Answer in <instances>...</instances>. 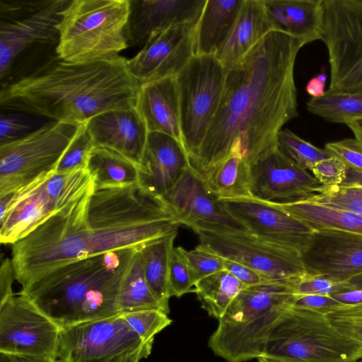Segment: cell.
<instances>
[{
	"instance_id": "6da1fadb",
	"label": "cell",
	"mask_w": 362,
	"mask_h": 362,
	"mask_svg": "<svg viewBox=\"0 0 362 362\" xmlns=\"http://www.w3.org/2000/svg\"><path fill=\"white\" fill-rule=\"evenodd\" d=\"M180 223L160 197L141 186L95 189L11 245L16 280L24 287L48 272L87 257L144 244Z\"/></svg>"
},
{
	"instance_id": "7a4b0ae2",
	"label": "cell",
	"mask_w": 362,
	"mask_h": 362,
	"mask_svg": "<svg viewBox=\"0 0 362 362\" xmlns=\"http://www.w3.org/2000/svg\"><path fill=\"white\" fill-rule=\"evenodd\" d=\"M305 45L272 30L226 67L221 102L190 169L203 181L238 139L249 165L276 145L285 124L298 116L294 67Z\"/></svg>"
},
{
	"instance_id": "3957f363",
	"label": "cell",
	"mask_w": 362,
	"mask_h": 362,
	"mask_svg": "<svg viewBox=\"0 0 362 362\" xmlns=\"http://www.w3.org/2000/svg\"><path fill=\"white\" fill-rule=\"evenodd\" d=\"M127 60L74 64L57 55L0 90L2 108L79 125L103 112L135 107L140 83Z\"/></svg>"
},
{
	"instance_id": "277c9868",
	"label": "cell",
	"mask_w": 362,
	"mask_h": 362,
	"mask_svg": "<svg viewBox=\"0 0 362 362\" xmlns=\"http://www.w3.org/2000/svg\"><path fill=\"white\" fill-rule=\"evenodd\" d=\"M139 248L69 262L36 279L20 292L60 328L121 315L123 285Z\"/></svg>"
},
{
	"instance_id": "5b68a950",
	"label": "cell",
	"mask_w": 362,
	"mask_h": 362,
	"mask_svg": "<svg viewBox=\"0 0 362 362\" xmlns=\"http://www.w3.org/2000/svg\"><path fill=\"white\" fill-rule=\"evenodd\" d=\"M295 279L245 288L218 319L208 341L211 350L227 362L262 358L274 327L293 306Z\"/></svg>"
},
{
	"instance_id": "8992f818",
	"label": "cell",
	"mask_w": 362,
	"mask_h": 362,
	"mask_svg": "<svg viewBox=\"0 0 362 362\" xmlns=\"http://www.w3.org/2000/svg\"><path fill=\"white\" fill-rule=\"evenodd\" d=\"M129 0H73L59 12L56 55L74 64L110 61L129 45Z\"/></svg>"
},
{
	"instance_id": "52a82bcc",
	"label": "cell",
	"mask_w": 362,
	"mask_h": 362,
	"mask_svg": "<svg viewBox=\"0 0 362 362\" xmlns=\"http://www.w3.org/2000/svg\"><path fill=\"white\" fill-rule=\"evenodd\" d=\"M262 358L284 362H358L362 344L343 334L327 314L291 306L272 332Z\"/></svg>"
},
{
	"instance_id": "ba28073f",
	"label": "cell",
	"mask_w": 362,
	"mask_h": 362,
	"mask_svg": "<svg viewBox=\"0 0 362 362\" xmlns=\"http://www.w3.org/2000/svg\"><path fill=\"white\" fill-rule=\"evenodd\" d=\"M93 185L87 168L52 171L18 190L1 195L7 207L0 218V242L13 244Z\"/></svg>"
},
{
	"instance_id": "9c48e42d",
	"label": "cell",
	"mask_w": 362,
	"mask_h": 362,
	"mask_svg": "<svg viewBox=\"0 0 362 362\" xmlns=\"http://www.w3.org/2000/svg\"><path fill=\"white\" fill-rule=\"evenodd\" d=\"M226 67L214 55H194L177 74L182 141L189 163L197 155L218 110Z\"/></svg>"
},
{
	"instance_id": "30bf717a",
	"label": "cell",
	"mask_w": 362,
	"mask_h": 362,
	"mask_svg": "<svg viewBox=\"0 0 362 362\" xmlns=\"http://www.w3.org/2000/svg\"><path fill=\"white\" fill-rule=\"evenodd\" d=\"M78 126L50 121L20 139L0 144V195L54 171Z\"/></svg>"
},
{
	"instance_id": "8fae6325",
	"label": "cell",
	"mask_w": 362,
	"mask_h": 362,
	"mask_svg": "<svg viewBox=\"0 0 362 362\" xmlns=\"http://www.w3.org/2000/svg\"><path fill=\"white\" fill-rule=\"evenodd\" d=\"M320 40L328 52L327 90L362 93V0H323Z\"/></svg>"
},
{
	"instance_id": "7c38bea8",
	"label": "cell",
	"mask_w": 362,
	"mask_h": 362,
	"mask_svg": "<svg viewBox=\"0 0 362 362\" xmlns=\"http://www.w3.org/2000/svg\"><path fill=\"white\" fill-rule=\"evenodd\" d=\"M204 247L256 271L267 281L295 279L306 272L301 255L247 232L191 228Z\"/></svg>"
},
{
	"instance_id": "4fadbf2b",
	"label": "cell",
	"mask_w": 362,
	"mask_h": 362,
	"mask_svg": "<svg viewBox=\"0 0 362 362\" xmlns=\"http://www.w3.org/2000/svg\"><path fill=\"white\" fill-rule=\"evenodd\" d=\"M61 328L19 292L0 303V353L57 360Z\"/></svg>"
},
{
	"instance_id": "5bb4252c",
	"label": "cell",
	"mask_w": 362,
	"mask_h": 362,
	"mask_svg": "<svg viewBox=\"0 0 362 362\" xmlns=\"http://www.w3.org/2000/svg\"><path fill=\"white\" fill-rule=\"evenodd\" d=\"M147 344L122 315L61 328L59 362H112Z\"/></svg>"
},
{
	"instance_id": "9a60e30c",
	"label": "cell",
	"mask_w": 362,
	"mask_h": 362,
	"mask_svg": "<svg viewBox=\"0 0 362 362\" xmlns=\"http://www.w3.org/2000/svg\"><path fill=\"white\" fill-rule=\"evenodd\" d=\"M249 233L267 243L302 255L314 231L272 202L252 197L219 199Z\"/></svg>"
},
{
	"instance_id": "2e32d148",
	"label": "cell",
	"mask_w": 362,
	"mask_h": 362,
	"mask_svg": "<svg viewBox=\"0 0 362 362\" xmlns=\"http://www.w3.org/2000/svg\"><path fill=\"white\" fill-rule=\"evenodd\" d=\"M252 198L269 202L305 199L318 193L322 185L279 149L268 148L250 164Z\"/></svg>"
},
{
	"instance_id": "e0dca14e",
	"label": "cell",
	"mask_w": 362,
	"mask_h": 362,
	"mask_svg": "<svg viewBox=\"0 0 362 362\" xmlns=\"http://www.w3.org/2000/svg\"><path fill=\"white\" fill-rule=\"evenodd\" d=\"M161 198L180 225L249 233L247 227L207 190L204 182L190 168Z\"/></svg>"
},
{
	"instance_id": "ac0fdd59",
	"label": "cell",
	"mask_w": 362,
	"mask_h": 362,
	"mask_svg": "<svg viewBox=\"0 0 362 362\" xmlns=\"http://www.w3.org/2000/svg\"><path fill=\"white\" fill-rule=\"evenodd\" d=\"M197 22L172 26L127 60L129 74L140 84L176 76L194 56Z\"/></svg>"
},
{
	"instance_id": "d6986e66",
	"label": "cell",
	"mask_w": 362,
	"mask_h": 362,
	"mask_svg": "<svg viewBox=\"0 0 362 362\" xmlns=\"http://www.w3.org/2000/svg\"><path fill=\"white\" fill-rule=\"evenodd\" d=\"M301 257L309 273L350 281L362 275V234L314 231Z\"/></svg>"
},
{
	"instance_id": "ffe728a7",
	"label": "cell",
	"mask_w": 362,
	"mask_h": 362,
	"mask_svg": "<svg viewBox=\"0 0 362 362\" xmlns=\"http://www.w3.org/2000/svg\"><path fill=\"white\" fill-rule=\"evenodd\" d=\"M129 46L144 47L168 28L198 21L206 0H129Z\"/></svg>"
},
{
	"instance_id": "44dd1931",
	"label": "cell",
	"mask_w": 362,
	"mask_h": 362,
	"mask_svg": "<svg viewBox=\"0 0 362 362\" xmlns=\"http://www.w3.org/2000/svg\"><path fill=\"white\" fill-rule=\"evenodd\" d=\"M69 0H51L36 13L23 19L0 22V78L1 81L11 69L17 58L31 45L58 42L57 24L59 12Z\"/></svg>"
},
{
	"instance_id": "7402d4cb",
	"label": "cell",
	"mask_w": 362,
	"mask_h": 362,
	"mask_svg": "<svg viewBox=\"0 0 362 362\" xmlns=\"http://www.w3.org/2000/svg\"><path fill=\"white\" fill-rule=\"evenodd\" d=\"M95 147L115 151L140 165L148 131L135 107L99 114L86 123Z\"/></svg>"
},
{
	"instance_id": "603a6c76",
	"label": "cell",
	"mask_w": 362,
	"mask_h": 362,
	"mask_svg": "<svg viewBox=\"0 0 362 362\" xmlns=\"http://www.w3.org/2000/svg\"><path fill=\"white\" fill-rule=\"evenodd\" d=\"M189 168V158L180 141L165 134L149 132L138 168V184L148 193L161 197Z\"/></svg>"
},
{
	"instance_id": "cb8c5ba5",
	"label": "cell",
	"mask_w": 362,
	"mask_h": 362,
	"mask_svg": "<svg viewBox=\"0 0 362 362\" xmlns=\"http://www.w3.org/2000/svg\"><path fill=\"white\" fill-rule=\"evenodd\" d=\"M135 107L143 117L148 132L165 134L182 144L175 76L140 84Z\"/></svg>"
},
{
	"instance_id": "d4e9b609",
	"label": "cell",
	"mask_w": 362,
	"mask_h": 362,
	"mask_svg": "<svg viewBox=\"0 0 362 362\" xmlns=\"http://www.w3.org/2000/svg\"><path fill=\"white\" fill-rule=\"evenodd\" d=\"M273 30L305 45L320 40L323 0H262Z\"/></svg>"
},
{
	"instance_id": "484cf974",
	"label": "cell",
	"mask_w": 362,
	"mask_h": 362,
	"mask_svg": "<svg viewBox=\"0 0 362 362\" xmlns=\"http://www.w3.org/2000/svg\"><path fill=\"white\" fill-rule=\"evenodd\" d=\"M272 30L262 0H244L233 30L214 56L227 67Z\"/></svg>"
},
{
	"instance_id": "4316f807",
	"label": "cell",
	"mask_w": 362,
	"mask_h": 362,
	"mask_svg": "<svg viewBox=\"0 0 362 362\" xmlns=\"http://www.w3.org/2000/svg\"><path fill=\"white\" fill-rule=\"evenodd\" d=\"M244 0H206L197 21L194 55H215L228 39Z\"/></svg>"
},
{
	"instance_id": "83f0119b",
	"label": "cell",
	"mask_w": 362,
	"mask_h": 362,
	"mask_svg": "<svg viewBox=\"0 0 362 362\" xmlns=\"http://www.w3.org/2000/svg\"><path fill=\"white\" fill-rule=\"evenodd\" d=\"M272 203L306 224L313 231L337 230L362 234V215L308 199Z\"/></svg>"
},
{
	"instance_id": "f1b7e54d",
	"label": "cell",
	"mask_w": 362,
	"mask_h": 362,
	"mask_svg": "<svg viewBox=\"0 0 362 362\" xmlns=\"http://www.w3.org/2000/svg\"><path fill=\"white\" fill-rule=\"evenodd\" d=\"M204 182L207 190L218 199L252 197L250 165L238 139L233 141L228 157Z\"/></svg>"
},
{
	"instance_id": "f546056e",
	"label": "cell",
	"mask_w": 362,
	"mask_h": 362,
	"mask_svg": "<svg viewBox=\"0 0 362 362\" xmlns=\"http://www.w3.org/2000/svg\"><path fill=\"white\" fill-rule=\"evenodd\" d=\"M177 231L153 240L139 247L146 281L163 310L169 313L168 274L173 243Z\"/></svg>"
},
{
	"instance_id": "4dcf8cb0",
	"label": "cell",
	"mask_w": 362,
	"mask_h": 362,
	"mask_svg": "<svg viewBox=\"0 0 362 362\" xmlns=\"http://www.w3.org/2000/svg\"><path fill=\"white\" fill-rule=\"evenodd\" d=\"M87 169L95 189L127 187L139 182L137 165L109 148L95 147Z\"/></svg>"
},
{
	"instance_id": "1f68e13d",
	"label": "cell",
	"mask_w": 362,
	"mask_h": 362,
	"mask_svg": "<svg viewBox=\"0 0 362 362\" xmlns=\"http://www.w3.org/2000/svg\"><path fill=\"white\" fill-rule=\"evenodd\" d=\"M245 288L236 278L223 269L198 281L194 292L202 308L218 320Z\"/></svg>"
},
{
	"instance_id": "d6a6232c",
	"label": "cell",
	"mask_w": 362,
	"mask_h": 362,
	"mask_svg": "<svg viewBox=\"0 0 362 362\" xmlns=\"http://www.w3.org/2000/svg\"><path fill=\"white\" fill-rule=\"evenodd\" d=\"M309 112L332 123H347L362 119V93H339L326 90L320 98L306 103Z\"/></svg>"
},
{
	"instance_id": "836d02e7",
	"label": "cell",
	"mask_w": 362,
	"mask_h": 362,
	"mask_svg": "<svg viewBox=\"0 0 362 362\" xmlns=\"http://www.w3.org/2000/svg\"><path fill=\"white\" fill-rule=\"evenodd\" d=\"M147 309L163 310L145 277L143 259L139 248L123 285L120 310L123 314Z\"/></svg>"
},
{
	"instance_id": "e575fe53",
	"label": "cell",
	"mask_w": 362,
	"mask_h": 362,
	"mask_svg": "<svg viewBox=\"0 0 362 362\" xmlns=\"http://www.w3.org/2000/svg\"><path fill=\"white\" fill-rule=\"evenodd\" d=\"M276 146L294 164L308 171L317 161L329 157L324 148L314 146L288 129H282L278 134Z\"/></svg>"
},
{
	"instance_id": "d590c367",
	"label": "cell",
	"mask_w": 362,
	"mask_h": 362,
	"mask_svg": "<svg viewBox=\"0 0 362 362\" xmlns=\"http://www.w3.org/2000/svg\"><path fill=\"white\" fill-rule=\"evenodd\" d=\"M86 123L78 126L75 136L57 165L54 170L56 173H64L87 168L91 153L95 146Z\"/></svg>"
},
{
	"instance_id": "8d00e7d4",
	"label": "cell",
	"mask_w": 362,
	"mask_h": 362,
	"mask_svg": "<svg viewBox=\"0 0 362 362\" xmlns=\"http://www.w3.org/2000/svg\"><path fill=\"white\" fill-rule=\"evenodd\" d=\"M121 315L129 327L147 343H153L155 336L172 323L168 313L159 309L141 310Z\"/></svg>"
},
{
	"instance_id": "74e56055",
	"label": "cell",
	"mask_w": 362,
	"mask_h": 362,
	"mask_svg": "<svg viewBox=\"0 0 362 362\" xmlns=\"http://www.w3.org/2000/svg\"><path fill=\"white\" fill-rule=\"evenodd\" d=\"M350 281H339L329 277L308 272L295 279L294 291L297 296H333L356 289Z\"/></svg>"
},
{
	"instance_id": "f35d334b",
	"label": "cell",
	"mask_w": 362,
	"mask_h": 362,
	"mask_svg": "<svg viewBox=\"0 0 362 362\" xmlns=\"http://www.w3.org/2000/svg\"><path fill=\"white\" fill-rule=\"evenodd\" d=\"M179 249L189 267L195 284L203 278L224 269V259L212 251L199 245L192 250Z\"/></svg>"
},
{
	"instance_id": "ab89813d",
	"label": "cell",
	"mask_w": 362,
	"mask_h": 362,
	"mask_svg": "<svg viewBox=\"0 0 362 362\" xmlns=\"http://www.w3.org/2000/svg\"><path fill=\"white\" fill-rule=\"evenodd\" d=\"M327 315L343 334L362 344V303H342Z\"/></svg>"
},
{
	"instance_id": "60d3db41",
	"label": "cell",
	"mask_w": 362,
	"mask_h": 362,
	"mask_svg": "<svg viewBox=\"0 0 362 362\" xmlns=\"http://www.w3.org/2000/svg\"><path fill=\"white\" fill-rule=\"evenodd\" d=\"M168 286L170 297H180L194 291V284L189 267L179 247L174 248L171 253Z\"/></svg>"
},
{
	"instance_id": "b9f144b4",
	"label": "cell",
	"mask_w": 362,
	"mask_h": 362,
	"mask_svg": "<svg viewBox=\"0 0 362 362\" xmlns=\"http://www.w3.org/2000/svg\"><path fill=\"white\" fill-rule=\"evenodd\" d=\"M323 204L362 215V187L336 186L327 188L321 196Z\"/></svg>"
},
{
	"instance_id": "7bdbcfd3",
	"label": "cell",
	"mask_w": 362,
	"mask_h": 362,
	"mask_svg": "<svg viewBox=\"0 0 362 362\" xmlns=\"http://www.w3.org/2000/svg\"><path fill=\"white\" fill-rule=\"evenodd\" d=\"M324 149L329 156L338 158L349 169L362 171V145L355 138L328 142Z\"/></svg>"
},
{
	"instance_id": "ee69618b",
	"label": "cell",
	"mask_w": 362,
	"mask_h": 362,
	"mask_svg": "<svg viewBox=\"0 0 362 362\" xmlns=\"http://www.w3.org/2000/svg\"><path fill=\"white\" fill-rule=\"evenodd\" d=\"M349 168L338 158L329 156L315 163L310 171L324 187L340 186L346 179Z\"/></svg>"
},
{
	"instance_id": "f6af8a7d",
	"label": "cell",
	"mask_w": 362,
	"mask_h": 362,
	"mask_svg": "<svg viewBox=\"0 0 362 362\" xmlns=\"http://www.w3.org/2000/svg\"><path fill=\"white\" fill-rule=\"evenodd\" d=\"M51 0H0V22L26 18L50 3Z\"/></svg>"
},
{
	"instance_id": "bcb514c9",
	"label": "cell",
	"mask_w": 362,
	"mask_h": 362,
	"mask_svg": "<svg viewBox=\"0 0 362 362\" xmlns=\"http://www.w3.org/2000/svg\"><path fill=\"white\" fill-rule=\"evenodd\" d=\"M31 129L30 122L23 115L1 113L0 116V144L20 139L32 132Z\"/></svg>"
},
{
	"instance_id": "7dc6e473",
	"label": "cell",
	"mask_w": 362,
	"mask_h": 362,
	"mask_svg": "<svg viewBox=\"0 0 362 362\" xmlns=\"http://www.w3.org/2000/svg\"><path fill=\"white\" fill-rule=\"evenodd\" d=\"M341 304L342 303L335 299L332 296L296 295L293 306L327 314Z\"/></svg>"
},
{
	"instance_id": "c3c4849f",
	"label": "cell",
	"mask_w": 362,
	"mask_h": 362,
	"mask_svg": "<svg viewBox=\"0 0 362 362\" xmlns=\"http://www.w3.org/2000/svg\"><path fill=\"white\" fill-rule=\"evenodd\" d=\"M223 259L224 269L232 274L245 287L257 286L269 281L258 272L247 266L224 258Z\"/></svg>"
},
{
	"instance_id": "681fc988",
	"label": "cell",
	"mask_w": 362,
	"mask_h": 362,
	"mask_svg": "<svg viewBox=\"0 0 362 362\" xmlns=\"http://www.w3.org/2000/svg\"><path fill=\"white\" fill-rule=\"evenodd\" d=\"M16 280V274L10 258H4L1 260L0 267V303L14 294L12 285Z\"/></svg>"
},
{
	"instance_id": "f907efd6",
	"label": "cell",
	"mask_w": 362,
	"mask_h": 362,
	"mask_svg": "<svg viewBox=\"0 0 362 362\" xmlns=\"http://www.w3.org/2000/svg\"><path fill=\"white\" fill-rule=\"evenodd\" d=\"M327 75L325 73L316 75L308 82L305 86L306 92L313 98L323 96L325 93V82Z\"/></svg>"
},
{
	"instance_id": "816d5d0a",
	"label": "cell",
	"mask_w": 362,
	"mask_h": 362,
	"mask_svg": "<svg viewBox=\"0 0 362 362\" xmlns=\"http://www.w3.org/2000/svg\"><path fill=\"white\" fill-rule=\"evenodd\" d=\"M152 346L153 344H147L132 352L117 358L112 362H139L151 354Z\"/></svg>"
},
{
	"instance_id": "f5cc1de1",
	"label": "cell",
	"mask_w": 362,
	"mask_h": 362,
	"mask_svg": "<svg viewBox=\"0 0 362 362\" xmlns=\"http://www.w3.org/2000/svg\"><path fill=\"white\" fill-rule=\"evenodd\" d=\"M354 135V138L362 145V119L350 122L346 124Z\"/></svg>"
},
{
	"instance_id": "db71d44e",
	"label": "cell",
	"mask_w": 362,
	"mask_h": 362,
	"mask_svg": "<svg viewBox=\"0 0 362 362\" xmlns=\"http://www.w3.org/2000/svg\"><path fill=\"white\" fill-rule=\"evenodd\" d=\"M350 282L356 288L362 289V275L356 277L350 281Z\"/></svg>"
},
{
	"instance_id": "11a10c76",
	"label": "cell",
	"mask_w": 362,
	"mask_h": 362,
	"mask_svg": "<svg viewBox=\"0 0 362 362\" xmlns=\"http://www.w3.org/2000/svg\"><path fill=\"white\" fill-rule=\"evenodd\" d=\"M257 360H258V362H284V361L269 359V358H261ZM358 362H362V360Z\"/></svg>"
}]
</instances>
